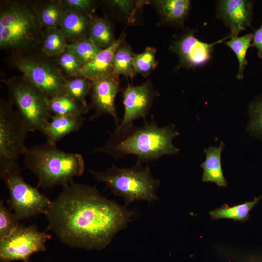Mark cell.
<instances>
[{
    "label": "cell",
    "instance_id": "23",
    "mask_svg": "<svg viewBox=\"0 0 262 262\" xmlns=\"http://www.w3.org/2000/svg\"><path fill=\"white\" fill-rule=\"evenodd\" d=\"M262 196L255 197L253 200L230 207L226 204L220 208L210 211L213 220L230 219L235 221L246 222L249 219V213L257 204Z\"/></svg>",
    "mask_w": 262,
    "mask_h": 262
},
{
    "label": "cell",
    "instance_id": "16",
    "mask_svg": "<svg viewBox=\"0 0 262 262\" xmlns=\"http://www.w3.org/2000/svg\"><path fill=\"white\" fill-rule=\"evenodd\" d=\"M85 120L82 116L53 115L42 132L46 136L47 142L56 145L64 137L77 131Z\"/></svg>",
    "mask_w": 262,
    "mask_h": 262
},
{
    "label": "cell",
    "instance_id": "10",
    "mask_svg": "<svg viewBox=\"0 0 262 262\" xmlns=\"http://www.w3.org/2000/svg\"><path fill=\"white\" fill-rule=\"evenodd\" d=\"M49 234L38 230L35 225H19L6 237L0 239V260L10 262L19 260L28 262L31 256L46 249Z\"/></svg>",
    "mask_w": 262,
    "mask_h": 262
},
{
    "label": "cell",
    "instance_id": "21",
    "mask_svg": "<svg viewBox=\"0 0 262 262\" xmlns=\"http://www.w3.org/2000/svg\"><path fill=\"white\" fill-rule=\"evenodd\" d=\"M65 13L60 0H50L37 3V18L43 29L59 27Z\"/></svg>",
    "mask_w": 262,
    "mask_h": 262
},
{
    "label": "cell",
    "instance_id": "5",
    "mask_svg": "<svg viewBox=\"0 0 262 262\" xmlns=\"http://www.w3.org/2000/svg\"><path fill=\"white\" fill-rule=\"evenodd\" d=\"M136 164L127 168L112 164L104 171L89 169V173L98 182L104 183L106 188L115 195L122 197L125 206L136 201L153 202L158 197L156 191L161 182L152 175L148 166Z\"/></svg>",
    "mask_w": 262,
    "mask_h": 262
},
{
    "label": "cell",
    "instance_id": "6",
    "mask_svg": "<svg viewBox=\"0 0 262 262\" xmlns=\"http://www.w3.org/2000/svg\"><path fill=\"white\" fill-rule=\"evenodd\" d=\"M9 101L16 107L30 131H42L51 117L49 98L23 75L5 81Z\"/></svg>",
    "mask_w": 262,
    "mask_h": 262
},
{
    "label": "cell",
    "instance_id": "35",
    "mask_svg": "<svg viewBox=\"0 0 262 262\" xmlns=\"http://www.w3.org/2000/svg\"><path fill=\"white\" fill-rule=\"evenodd\" d=\"M252 42L251 47L257 49L258 56L262 59V23L259 28L254 30Z\"/></svg>",
    "mask_w": 262,
    "mask_h": 262
},
{
    "label": "cell",
    "instance_id": "14",
    "mask_svg": "<svg viewBox=\"0 0 262 262\" xmlns=\"http://www.w3.org/2000/svg\"><path fill=\"white\" fill-rule=\"evenodd\" d=\"M254 1L248 0H221L217 2V17L230 30V38L251 27Z\"/></svg>",
    "mask_w": 262,
    "mask_h": 262
},
{
    "label": "cell",
    "instance_id": "19",
    "mask_svg": "<svg viewBox=\"0 0 262 262\" xmlns=\"http://www.w3.org/2000/svg\"><path fill=\"white\" fill-rule=\"evenodd\" d=\"M225 144L221 142L218 147H210L205 149V161L201 164L203 173L202 177L203 182H212L219 187H225L227 181L223 175L222 168L221 156Z\"/></svg>",
    "mask_w": 262,
    "mask_h": 262
},
{
    "label": "cell",
    "instance_id": "11",
    "mask_svg": "<svg viewBox=\"0 0 262 262\" xmlns=\"http://www.w3.org/2000/svg\"><path fill=\"white\" fill-rule=\"evenodd\" d=\"M159 95L149 80L137 86L129 84L123 94L124 115L115 130L126 128L134 124L136 119L142 118L144 121H147L146 118L149 114L152 102Z\"/></svg>",
    "mask_w": 262,
    "mask_h": 262
},
{
    "label": "cell",
    "instance_id": "7",
    "mask_svg": "<svg viewBox=\"0 0 262 262\" xmlns=\"http://www.w3.org/2000/svg\"><path fill=\"white\" fill-rule=\"evenodd\" d=\"M30 132L25 122L9 100L0 101V176L11 168L27 148Z\"/></svg>",
    "mask_w": 262,
    "mask_h": 262
},
{
    "label": "cell",
    "instance_id": "4",
    "mask_svg": "<svg viewBox=\"0 0 262 262\" xmlns=\"http://www.w3.org/2000/svg\"><path fill=\"white\" fill-rule=\"evenodd\" d=\"M23 156L24 168L34 173L37 186L43 188L69 185L84 170L80 154L63 151L47 141L27 148Z\"/></svg>",
    "mask_w": 262,
    "mask_h": 262
},
{
    "label": "cell",
    "instance_id": "1",
    "mask_svg": "<svg viewBox=\"0 0 262 262\" xmlns=\"http://www.w3.org/2000/svg\"><path fill=\"white\" fill-rule=\"evenodd\" d=\"M63 187L44 214L48 229L70 247L105 248L135 214L127 206L102 196L95 187L74 182Z\"/></svg>",
    "mask_w": 262,
    "mask_h": 262
},
{
    "label": "cell",
    "instance_id": "9",
    "mask_svg": "<svg viewBox=\"0 0 262 262\" xmlns=\"http://www.w3.org/2000/svg\"><path fill=\"white\" fill-rule=\"evenodd\" d=\"M0 177L9 191L10 209L19 221L45 213L51 201L24 181L17 163Z\"/></svg>",
    "mask_w": 262,
    "mask_h": 262
},
{
    "label": "cell",
    "instance_id": "18",
    "mask_svg": "<svg viewBox=\"0 0 262 262\" xmlns=\"http://www.w3.org/2000/svg\"><path fill=\"white\" fill-rule=\"evenodd\" d=\"M91 17L65 11L59 28L66 41L71 43L89 38Z\"/></svg>",
    "mask_w": 262,
    "mask_h": 262
},
{
    "label": "cell",
    "instance_id": "24",
    "mask_svg": "<svg viewBox=\"0 0 262 262\" xmlns=\"http://www.w3.org/2000/svg\"><path fill=\"white\" fill-rule=\"evenodd\" d=\"M68 44L58 28L44 29L40 51L48 57H56L66 51Z\"/></svg>",
    "mask_w": 262,
    "mask_h": 262
},
{
    "label": "cell",
    "instance_id": "2",
    "mask_svg": "<svg viewBox=\"0 0 262 262\" xmlns=\"http://www.w3.org/2000/svg\"><path fill=\"white\" fill-rule=\"evenodd\" d=\"M109 139L93 153H103L117 161L128 155H134L136 162L143 164L157 160L164 155L178 154L180 149L173 144L179 135L173 124L161 127L152 116L139 126L134 124L120 130L108 131Z\"/></svg>",
    "mask_w": 262,
    "mask_h": 262
},
{
    "label": "cell",
    "instance_id": "27",
    "mask_svg": "<svg viewBox=\"0 0 262 262\" xmlns=\"http://www.w3.org/2000/svg\"><path fill=\"white\" fill-rule=\"evenodd\" d=\"M68 49L83 66L92 60L103 49L89 38L69 44Z\"/></svg>",
    "mask_w": 262,
    "mask_h": 262
},
{
    "label": "cell",
    "instance_id": "29",
    "mask_svg": "<svg viewBox=\"0 0 262 262\" xmlns=\"http://www.w3.org/2000/svg\"><path fill=\"white\" fill-rule=\"evenodd\" d=\"M156 53L155 48L149 47L142 53L135 54L134 62L136 73L144 77L148 76L158 65Z\"/></svg>",
    "mask_w": 262,
    "mask_h": 262
},
{
    "label": "cell",
    "instance_id": "31",
    "mask_svg": "<svg viewBox=\"0 0 262 262\" xmlns=\"http://www.w3.org/2000/svg\"><path fill=\"white\" fill-rule=\"evenodd\" d=\"M248 113V131L262 138V95L255 98L249 104Z\"/></svg>",
    "mask_w": 262,
    "mask_h": 262
},
{
    "label": "cell",
    "instance_id": "15",
    "mask_svg": "<svg viewBox=\"0 0 262 262\" xmlns=\"http://www.w3.org/2000/svg\"><path fill=\"white\" fill-rule=\"evenodd\" d=\"M125 36V34L122 33L113 44L103 49L92 60L82 66L77 77H83L91 81L113 74L114 55L124 41Z\"/></svg>",
    "mask_w": 262,
    "mask_h": 262
},
{
    "label": "cell",
    "instance_id": "22",
    "mask_svg": "<svg viewBox=\"0 0 262 262\" xmlns=\"http://www.w3.org/2000/svg\"><path fill=\"white\" fill-rule=\"evenodd\" d=\"M89 38L102 49L108 48L116 41L110 21L106 17L96 16L91 18Z\"/></svg>",
    "mask_w": 262,
    "mask_h": 262
},
{
    "label": "cell",
    "instance_id": "30",
    "mask_svg": "<svg viewBox=\"0 0 262 262\" xmlns=\"http://www.w3.org/2000/svg\"><path fill=\"white\" fill-rule=\"evenodd\" d=\"M110 7L115 8L126 17L127 22L131 23L134 20L136 12L147 3L146 0H111L105 1Z\"/></svg>",
    "mask_w": 262,
    "mask_h": 262
},
{
    "label": "cell",
    "instance_id": "25",
    "mask_svg": "<svg viewBox=\"0 0 262 262\" xmlns=\"http://www.w3.org/2000/svg\"><path fill=\"white\" fill-rule=\"evenodd\" d=\"M130 46L124 41L115 51L113 59V74L132 79L136 73L134 67V57Z\"/></svg>",
    "mask_w": 262,
    "mask_h": 262
},
{
    "label": "cell",
    "instance_id": "26",
    "mask_svg": "<svg viewBox=\"0 0 262 262\" xmlns=\"http://www.w3.org/2000/svg\"><path fill=\"white\" fill-rule=\"evenodd\" d=\"M224 43L229 47L235 54L239 62V69L236 77L238 80L244 78V71L247 62L246 58V54L251 47L253 39V33H247L242 36H233Z\"/></svg>",
    "mask_w": 262,
    "mask_h": 262
},
{
    "label": "cell",
    "instance_id": "8",
    "mask_svg": "<svg viewBox=\"0 0 262 262\" xmlns=\"http://www.w3.org/2000/svg\"><path fill=\"white\" fill-rule=\"evenodd\" d=\"M9 61L49 98L63 93L67 79L41 51L12 55Z\"/></svg>",
    "mask_w": 262,
    "mask_h": 262
},
{
    "label": "cell",
    "instance_id": "12",
    "mask_svg": "<svg viewBox=\"0 0 262 262\" xmlns=\"http://www.w3.org/2000/svg\"><path fill=\"white\" fill-rule=\"evenodd\" d=\"M90 82L91 107L94 110V114L90 120L108 115L113 117L117 127L121 120L115 106V97L120 88L119 76L112 74Z\"/></svg>",
    "mask_w": 262,
    "mask_h": 262
},
{
    "label": "cell",
    "instance_id": "33",
    "mask_svg": "<svg viewBox=\"0 0 262 262\" xmlns=\"http://www.w3.org/2000/svg\"><path fill=\"white\" fill-rule=\"evenodd\" d=\"M66 11L93 16L97 4L93 0H60Z\"/></svg>",
    "mask_w": 262,
    "mask_h": 262
},
{
    "label": "cell",
    "instance_id": "20",
    "mask_svg": "<svg viewBox=\"0 0 262 262\" xmlns=\"http://www.w3.org/2000/svg\"><path fill=\"white\" fill-rule=\"evenodd\" d=\"M49 109L54 115L82 116L89 112L90 106L78 101L64 93L49 98Z\"/></svg>",
    "mask_w": 262,
    "mask_h": 262
},
{
    "label": "cell",
    "instance_id": "34",
    "mask_svg": "<svg viewBox=\"0 0 262 262\" xmlns=\"http://www.w3.org/2000/svg\"><path fill=\"white\" fill-rule=\"evenodd\" d=\"M19 220L14 213H10L4 205L3 201L0 202V239L10 234L19 226Z\"/></svg>",
    "mask_w": 262,
    "mask_h": 262
},
{
    "label": "cell",
    "instance_id": "32",
    "mask_svg": "<svg viewBox=\"0 0 262 262\" xmlns=\"http://www.w3.org/2000/svg\"><path fill=\"white\" fill-rule=\"evenodd\" d=\"M55 60L56 65L61 70L71 77H77L83 66L68 49L55 57Z\"/></svg>",
    "mask_w": 262,
    "mask_h": 262
},
{
    "label": "cell",
    "instance_id": "28",
    "mask_svg": "<svg viewBox=\"0 0 262 262\" xmlns=\"http://www.w3.org/2000/svg\"><path fill=\"white\" fill-rule=\"evenodd\" d=\"M91 82L82 77H76L74 79L66 80L64 87L63 93L74 99L87 104L85 97L89 94Z\"/></svg>",
    "mask_w": 262,
    "mask_h": 262
},
{
    "label": "cell",
    "instance_id": "3",
    "mask_svg": "<svg viewBox=\"0 0 262 262\" xmlns=\"http://www.w3.org/2000/svg\"><path fill=\"white\" fill-rule=\"evenodd\" d=\"M37 6L30 1H0V49L12 55L41 49L44 29L37 18Z\"/></svg>",
    "mask_w": 262,
    "mask_h": 262
},
{
    "label": "cell",
    "instance_id": "13",
    "mask_svg": "<svg viewBox=\"0 0 262 262\" xmlns=\"http://www.w3.org/2000/svg\"><path fill=\"white\" fill-rule=\"evenodd\" d=\"M229 38V36L209 44L196 38L191 30L174 41L169 49L178 55L179 66L194 68L207 63L212 56L213 46Z\"/></svg>",
    "mask_w": 262,
    "mask_h": 262
},
{
    "label": "cell",
    "instance_id": "17",
    "mask_svg": "<svg viewBox=\"0 0 262 262\" xmlns=\"http://www.w3.org/2000/svg\"><path fill=\"white\" fill-rule=\"evenodd\" d=\"M148 2L164 22L180 27L183 25L191 5L188 0H155Z\"/></svg>",
    "mask_w": 262,
    "mask_h": 262
}]
</instances>
